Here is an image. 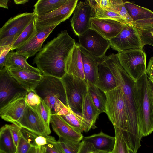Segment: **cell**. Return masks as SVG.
Here are the masks:
<instances>
[{
	"label": "cell",
	"mask_w": 153,
	"mask_h": 153,
	"mask_svg": "<svg viewBox=\"0 0 153 153\" xmlns=\"http://www.w3.org/2000/svg\"><path fill=\"white\" fill-rule=\"evenodd\" d=\"M78 37L80 46L92 55L101 60L106 56L110 42L95 30L90 28Z\"/></svg>",
	"instance_id": "obj_10"
},
{
	"label": "cell",
	"mask_w": 153,
	"mask_h": 153,
	"mask_svg": "<svg viewBox=\"0 0 153 153\" xmlns=\"http://www.w3.org/2000/svg\"><path fill=\"white\" fill-rule=\"evenodd\" d=\"M123 25L121 23L114 20L92 18L90 28L95 30L109 41L120 33Z\"/></svg>",
	"instance_id": "obj_18"
},
{
	"label": "cell",
	"mask_w": 153,
	"mask_h": 153,
	"mask_svg": "<svg viewBox=\"0 0 153 153\" xmlns=\"http://www.w3.org/2000/svg\"><path fill=\"white\" fill-rule=\"evenodd\" d=\"M66 73L85 79L83 62L79 43H76L65 61Z\"/></svg>",
	"instance_id": "obj_21"
},
{
	"label": "cell",
	"mask_w": 153,
	"mask_h": 153,
	"mask_svg": "<svg viewBox=\"0 0 153 153\" xmlns=\"http://www.w3.org/2000/svg\"><path fill=\"white\" fill-rule=\"evenodd\" d=\"M46 153H47V152H46Z\"/></svg>",
	"instance_id": "obj_54"
},
{
	"label": "cell",
	"mask_w": 153,
	"mask_h": 153,
	"mask_svg": "<svg viewBox=\"0 0 153 153\" xmlns=\"http://www.w3.org/2000/svg\"><path fill=\"white\" fill-rule=\"evenodd\" d=\"M17 126L38 135H48L39 114L36 109L27 105Z\"/></svg>",
	"instance_id": "obj_17"
},
{
	"label": "cell",
	"mask_w": 153,
	"mask_h": 153,
	"mask_svg": "<svg viewBox=\"0 0 153 153\" xmlns=\"http://www.w3.org/2000/svg\"><path fill=\"white\" fill-rule=\"evenodd\" d=\"M61 79L65 90L68 107L81 115L83 98L88 91L86 81L67 73Z\"/></svg>",
	"instance_id": "obj_6"
},
{
	"label": "cell",
	"mask_w": 153,
	"mask_h": 153,
	"mask_svg": "<svg viewBox=\"0 0 153 153\" xmlns=\"http://www.w3.org/2000/svg\"><path fill=\"white\" fill-rule=\"evenodd\" d=\"M57 115L70 126L79 132H88L91 128L90 125L81 115L74 112L68 106L62 109Z\"/></svg>",
	"instance_id": "obj_24"
},
{
	"label": "cell",
	"mask_w": 153,
	"mask_h": 153,
	"mask_svg": "<svg viewBox=\"0 0 153 153\" xmlns=\"http://www.w3.org/2000/svg\"><path fill=\"white\" fill-rule=\"evenodd\" d=\"M100 113L94 104L88 91L83 98L81 116L91 128L94 129L97 127L95 123Z\"/></svg>",
	"instance_id": "obj_26"
},
{
	"label": "cell",
	"mask_w": 153,
	"mask_h": 153,
	"mask_svg": "<svg viewBox=\"0 0 153 153\" xmlns=\"http://www.w3.org/2000/svg\"><path fill=\"white\" fill-rule=\"evenodd\" d=\"M143 46L148 45L153 46V28L148 30H139Z\"/></svg>",
	"instance_id": "obj_38"
},
{
	"label": "cell",
	"mask_w": 153,
	"mask_h": 153,
	"mask_svg": "<svg viewBox=\"0 0 153 153\" xmlns=\"http://www.w3.org/2000/svg\"><path fill=\"white\" fill-rule=\"evenodd\" d=\"M27 58L24 56L16 52L11 51L7 55L5 67L18 68L28 70L39 74H42L37 68L33 67L27 62Z\"/></svg>",
	"instance_id": "obj_27"
},
{
	"label": "cell",
	"mask_w": 153,
	"mask_h": 153,
	"mask_svg": "<svg viewBox=\"0 0 153 153\" xmlns=\"http://www.w3.org/2000/svg\"><path fill=\"white\" fill-rule=\"evenodd\" d=\"M106 10L118 13L125 19L128 24L132 25L133 20L125 7L123 1L110 0L109 7Z\"/></svg>",
	"instance_id": "obj_35"
},
{
	"label": "cell",
	"mask_w": 153,
	"mask_h": 153,
	"mask_svg": "<svg viewBox=\"0 0 153 153\" xmlns=\"http://www.w3.org/2000/svg\"><path fill=\"white\" fill-rule=\"evenodd\" d=\"M124 4L133 20V26L140 30L153 28V11L129 1H124Z\"/></svg>",
	"instance_id": "obj_14"
},
{
	"label": "cell",
	"mask_w": 153,
	"mask_h": 153,
	"mask_svg": "<svg viewBox=\"0 0 153 153\" xmlns=\"http://www.w3.org/2000/svg\"><path fill=\"white\" fill-rule=\"evenodd\" d=\"M146 74L150 79L153 78V57H152L149 61L146 68Z\"/></svg>",
	"instance_id": "obj_44"
},
{
	"label": "cell",
	"mask_w": 153,
	"mask_h": 153,
	"mask_svg": "<svg viewBox=\"0 0 153 153\" xmlns=\"http://www.w3.org/2000/svg\"><path fill=\"white\" fill-rule=\"evenodd\" d=\"M117 54L123 68L135 81L146 73V54L143 49L127 50Z\"/></svg>",
	"instance_id": "obj_8"
},
{
	"label": "cell",
	"mask_w": 153,
	"mask_h": 153,
	"mask_svg": "<svg viewBox=\"0 0 153 153\" xmlns=\"http://www.w3.org/2000/svg\"><path fill=\"white\" fill-rule=\"evenodd\" d=\"M76 44L67 30L62 31L44 45L36 54L33 64L42 74L62 79L66 74L65 61Z\"/></svg>",
	"instance_id": "obj_1"
},
{
	"label": "cell",
	"mask_w": 153,
	"mask_h": 153,
	"mask_svg": "<svg viewBox=\"0 0 153 153\" xmlns=\"http://www.w3.org/2000/svg\"><path fill=\"white\" fill-rule=\"evenodd\" d=\"M32 147H33L22 134L19 140L16 153H28Z\"/></svg>",
	"instance_id": "obj_40"
},
{
	"label": "cell",
	"mask_w": 153,
	"mask_h": 153,
	"mask_svg": "<svg viewBox=\"0 0 153 153\" xmlns=\"http://www.w3.org/2000/svg\"><path fill=\"white\" fill-rule=\"evenodd\" d=\"M49 143L53 144L62 153H78L81 142L59 137L58 141L54 139Z\"/></svg>",
	"instance_id": "obj_31"
},
{
	"label": "cell",
	"mask_w": 153,
	"mask_h": 153,
	"mask_svg": "<svg viewBox=\"0 0 153 153\" xmlns=\"http://www.w3.org/2000/svg\"><path fill=\"white\" fill-rule=\"evenodd\" d=\"M77 0H67L60 7L43 16L36 17V24L37 30L59 24L68 19L73 13L77 5Z\"/></svg>",
	"instance_id": "obj_11"
},
{
	"label": "cell",
	"mask_w": 153,
	"mask_h": 153,
	"mask_svg": "<svg viewBox=\"0 0 153 153\" xmlns=\"http://www.w3.org/2000/svg\"><path fill=\"white\" fill-rule=\"evenodd\" d=\"M109 41L110 47L118 53L129 50L143 49V47L139 30L128 24H123L120 33Z\"/></svg>",
	"instance_id": "obj_9"
},
{
	"label": "cell",
	"mask_w": 153,
	"mask_h": 153,
	"mask_svg": "<svg viewBox=\"0 0 153 153\" xmlns=\"http://www.w3.org/2000/svg\"><path fill=\"white\" fill-rule=\"evenodd\" d=\"M94 85L104 92L117 87L114 77L104 59L99 64L98 77Z\"/></svg>",
	"instance_id": "obj_23"
},
{
	"label": "cell",
	"mask_w": 153,
	"mask_h": 153,
	"mask_svg": "<svg viewBox=\"0 0 153 153\" xmlns=\"http://www.w3.org/2000/svg\"><path fill=\"white\" fill-rule=\"evenodd\" d=\"M153 82V78H152V79H150Z\"/></svg>",
	"instance_id": "obj_53"
},
{
	"label": "cell",
	"mask_w": 153,
	"mask_h": 153,
	"mask_svg": "<svg viewBox=\"0 0 153 153\" xmlns=\"http://www.w3.org/2000/svg\"><path fill=\"white\" fill-rule=\"evenodd\" d=\"M7 69L9 75L27 91L34 90L42 77V74L27 70L13 67Z\"/></svg>",
	"instance_id": "obj_19"
},
{
	"label": "cell",
	"mask_w": 153,
	"mask_h": 153,
	"mask_svg": "<svg viewBox=\"0 0 153 153\" xmlns=\"http://www.w3.org/2000/svg\"><path fill=\"white\" fill-rule=\"evenodd\" d=\"M17 148L9 129V124L2 126L0 130V151L3 153H16Z\"/></svg>",
	"instance_id": "obj_29"
},
{
	"label": "cell",
	"mask_w": 153,
	"mask_h": 153,
	"mask_svg": "<svg viewBox=\"0 0 153 153\" xmlns=\"http://www.w3.org/2000/svg\"><path fill=\"white\" fill-rule=\"evenodd\" d=\"M97 153H112L108 152H103V151H98Z\"/></svg>",
	"instance_id": "obj_52"
},
{
	"label": "cell",
	"mask_w": 153,
	"mask_h": 153,
	"mask_svg": "<svg viewBox=\"0 0 153 153\" xmlns=\"http://www.w3.org/2000/svg\"><path fill=\"white\" fill-rule=\"evenodd\" d=\"M47 153H62L53 144L49 143L45 146Z\"/></svg>",
	"instance_id": "obj_45"
},
{
	"label": "cell",
	"mask_w": 153,
	"mask_h": 153,
	"mask_svg": "<svg viewBox=\"0 0 153 153\" xmlns=\"http://www.w3.org/2000/svg\"><path fill=\"white\" fill-rule=\"evenodd\" d=\"M52 136L38 135L35 138L34 141L36 147L35 148L45 146L49 143V141Z\"/></svg>",
	"instance_id": "obj_43"
},
{
	"label": "cell",
	"mask_w": 153,
	"mask_h": 153,
	"mask_svg": "<svg viewBox=\"0 0 153 153\" xmlns=\"http://www.w3.org/2000/svg\"><path fill=\"white\" fill-rule=\"evenodd\" d=\"M36 110L40 116L44 124L46 134L48 135L51 133L50 127L51 115V109L41 99L40 103L36 107Z\"/></svg>",
	"instance_id": "obj_34"
},
{
	"label": "cell",
	"mask_w": 153,
	"mask_h": 153,
	"mask_svg": "<svg viewBox=\"0 0 153 153\" xmlns=\"http://www.w3.org/2000/svg\"><path fill=\"white\" fill-rule=\"evenodd\" d=\"M50 123L53 131L59 137L78 141L83 138L81 133L71 127L58 115L51 114Z\"/></svg>",
	"instance_id": "obj_20"
},
{
	"label": "cell",
	"mask_w": 153,
	"mask_h": 153,
	"mask_svg": "<svg viewBox=\"0 0 153 153\" xmlns=\"http://www.w3.org/2000/svg\"><path fill=\"white\" fill-rule=\"evenodd\" d=\"M115 142L112 153H129V147L120 129L114 127Z\"/></svg>",
	"instance_id": "obj_36"
},
{
	"label": "cell",
	"mask_w": 153,
	"mask_h": 153,
	"mask_svg": "<svg viewBox=\"0 0 153 153\" xmlns=\"http://www.w3.org/2000/svg\"><path fill=\"white\" fill-rule=\"evenodd\" d=\"M87 82L88 92L95 105L101 113H105L106 97L105 93L94 84Z\"/></svg>",
	"instance_id": "obj_30"
},
{
	"label": "cell",
	"mask_w": 153,
	"mask_h": 153,
	"mask_svg": "<svg viewBox=\"0 0 153 153\" xmlns=\"http://www.w3.org/2000/svg\"><path fill=\"white\" fill-rule=\"evenodd\" d=\"M85 80L95 84L98 77V65L102 60L94 57L80 46Z\"/></svg>",
	"instance_id": "obj_22"
},
{
	"label": "cell",
	"mask_w": 153,
	"mask_h": 153,
	"mask_svg": "<svg viewBox=\"0 0 153 153\" xmlns=\"http://www.w3.org/2000/svg\"><path fill=\"white\" fill-rule=\"evenodd\" d=\"M41 99L34 90L27 91L26 98L27 105L36 109V107L40 103Z\"/></svg>",
	"instance_id": "obj_37"
},
{
	"label": "cell",
	"mask_w": 153,
	"mask_h": 153,
	"mask_svg": "<svg viewBox=\"0 0 153 153\" xmlns=\"http://www.w3.org/2000/svg\"><path fill=\"white\" fill-rule=\"evenodd\" d=\"M28 153H36L35 148L32 147Z\"/></svg>",
	"instance_id": "obj_50"
},
{
	"label": "cell",
	"mask_w": 153,
	"mask_h": 153,
	"mask_svg": "<svg viewBox=\"0 0 153 153\" xmlns=\"http://www.w3.org/2000/svg\"><path fill=\"white\" fill-rule=\"evenodd\" d=\"M138 100L139 127L142 136L153 131V105L146 73L136 81Z\"/></svg>",
	"instance_id": "obj_4"
},
{
	"label": "cell",
	"mask_w": 153,
	"mask_h": 153,
	"mask_svg": "<svg viewBox=\"0 0 153 153\" xmlns=\"http://www.w3.org/2000/svg\"><path fill=\"white\" fill-rule=\"evenodd\" d=\"M37 31L35 18L31 22L11 45L10 51L16 50L30 40Z\"/></svg>",
	"instance_id": "obj_32"
},
{
	"label": "cell",
	"mask_w": 153,
	"mask_h": 153,
	"mask_svg": "<svg viewBox=\"0 0 153 153\" xmlns=\"http://www.w3.org/2000/svg\"><path fill=\"white\" fill-rule=\"evenodd\" d=\"M94 14V9L88 0L80 1L77 5L70 23L73 31L78 36L90 29L91 20Z\"/></svg>",
	"instance_id": "obj_12"
},
{
	"label": "cell",
	"mask_w": 153,
	"mask_h": 153,
	"mask_svg": "<svg viewBox=\"0 0 153 153\" xmlns=\"http://www.w3.org/2000/svg\"><path fill=\"white\" fill-rule=\"evenodd\" d=\"M117 86L121 88L127 109L128 129L123 137L129 147L137 153L142 137L139 127V112L136 81L131 78L120 64L111 69Z\"/></svg>",
	"instance_id": "obj_2"
},
{
	"label": "cell",
	"mask_w": 153,
	"mask_h": 153,
	"mask_svg": "<svg viewBox=\"0 0 153 153\" xmlns=\"http://www.w3.org/2000/svg\"><path fill=\"white\" fill-rule=\"evenodd\" d=\"M34 90L50 108L51 114H57L64 107H68L61 79L42 74L39 84Z\"/></svg>",
	"instance_id": "obj_3"
},
{
	"label": "cell",
	"mask_w": 153,
	"mask_h": 153,
	"mask_svg": "<svg viewBox=\"0 0 153 153\" xmlns=\"http://www.w3.org/2000/svg\"><path fill=\"white\" fill-rule=\"evenodd\" d=\"M88 1L94 9V14L92 18L112 19L117 21L123 24H128L125 19L118 13L113 11L99 8L93 4L91 0Z\"/></svg>",
	"instance_id": "obj_33"
},
{
	"label": "cell",
	"mask_w": 153,
	"mask_h": 153,
	"mask_svg": "<svg viewBox=\"0 0 153 153\" xmlns=\"http://www.w3.org/2000/svg\"><path fill=\"white\" fill-rule=\"evenodd\" d=\"M59 24L37 30L36 34L28 41L16 49V52L25 56L27 59L34 56L42 48L45 41Z\"/></svg>",
	"instance_id": "obj_16"
},
{
	"label": "cell",
	"mask_w": 153,
	"mask_h": 153,
	"mask_svg": "<svg viewBox=\"0 0 153 153\" xmlns=\"http://www.w3.org/2000/svg\"><path fill=\"white\" fill-rule=\"evenodd\" d=\"M129 153H136L134 151L129 148Z\"/></svg>",
	"instance_id": "obj_51"
},
{
	"label": "cell",
	"mask_w": 153,
	"mask_h": 153,
	"mask_svg": "<svg viewBox=\"0 0 153 153\" xmlns=\"http://www.w3.org/2000/svg\"><path fill=\"white\" fill-rule=\"evenodd\" d=\"M29 1L28 0H14V3L17 4H24L27 2Z\"/></svg>",
	"instance_id": "obj_49"
},
{
	"label": "cell",
	"mask_w": 153,
	"mask_h": 153,
	"mask_svg": "<svg viewBox=\"0 0 153 153\" xmlns=\"http://www.w3.org/2000/svg\"><path fill=\"white\" fill-rule=\"evenodd\" d=\"M36 16L33 12H25L9 19L0 29V47H11Z\"/></svg>",
	"instance_id": "obj_7"
},
{
	"label": "cell",
	"mask_w": 153,
	"mask_h": 153,
	"mask_svg": "<svg viewBox=\"0 0 153 153\" xmlns=\"http://www.w3.org/2000/svg\"><path fill=\"white\" fill-rule=\"evenodd\" d=\"M147 78L153 105V82L147 76Z\"/></svg>",
	"instance_id": "obj_46"
},
{
	"label": "cell",
	"mask_w": 153,
	"mask_h": 153,
	"mask_svg": "<svg viewBox=\"0 0 153 153\" xmlns=\"http://www.w3.org/2000/svg\"><path fill=\"white\" fill-rule=\"evenodd\" d=\"M106 97L105 112L114 127L120 129L123 134L128 129V115L123 91L119 86L104 92Z\"/></svg>",
	"instance_id": "obj_5"
},
{
	"label": "cell",
	"mask_w": 153,
	"mask_h": 153,
	"mask_svg": "<svg viewBox=\"0 0 153 153\" xmlns=\"http://www.w3.org/2000/svg\"><path fill=\"white\" fill-rule=\"evenodd\" d=\"M98 152L91 144L82 141L78 153H97Z\"/></svg>",
	"instance_id": "obj_42"
},
{
	"label": "cell",
	"mask_w": 153,
	"mask_h": 153,
	"mask_svg": "<svg viewBox=\"0 0 153 153\" xmlns=\"http://www.w3.org/2000/svg\"><path fill=\"white\" fill-rule=\"evenodd\" d=\"M82 141L91 144L98 151L112 153L114 147L115 138L101 131L99 133L83 137Z\"/></svg>",
	"instance_id": "obj_25"
},
{
	"label": "cell",
	"mask_w": 153,
	"mask_h": 153,
	"mask_svg": "<svg viewBox=\"0 0 153 153\" xmlns=\"http://www.w3.org/2000/svg\"><path fill=\"white\" fill-rule=\"evenodd\" d=\"M10 50V46L0 47V70L5 67L7 55Z\"/></svg>",
	"instance_id": "obj_41"
},
{
	"label": "cell",
	"mask_w": 153,
	"mask_h": 153,
	"mask_svg": "<svg viewBox=\"0 0 153 153\" xmlns=\"http://www.w3.org/2000/svg\"><path fill=\"white\" fill-rule=\"evenodd\" d=\"M9 126L14 144L17 148L20 137L22 134V128L13 123L9 124Z\"/></svg>",
	"instance_id": "obj_39"
},
{
	"label": "cell",
	"mask_w": 153,
	"mask_h": 153,
	"mask_svg": "<svg viewBox=\"0 0 153 153\" xmlns=\"http://www.w3.org/2000/svg\"><path fill=\"white\" fill-rule=\"evenodd\" d=\"M7 70L5 67L0 70V108L16 94L27 91L9 75Z\"/></svg>",
	"instance_id": "obj_15"
},
{
	"label": "cell",
	"mask_w": 153,
	"mask_h": 153,
	"mask_svg": "<svg viewBox=\"0 0 153 153\" xmlns=\"http://www.w3.org/2000/svg\"><path fill=\"white\" fill-rule=\"evenodd\" d=\"M67 0H39L35 4L33 12L36 16L44 15L56 9Z\"/></svg>",
	"instance_id": "obj_28"
},
{
	"label": "cell",
	"mask_w": 153,
	"mask_h": 153,
	"mask_svg": "<svg viewBox=\"0 0 153 153\" xmlns=\"http://www.w3.org/2000/svg\"><path fill=\"white\" fill-rule=\"evenodd\" d=\"M8 0H0V7L8 9Z\"/></svg>",
	"instance_id": "obj_48"
},
{
	"label": "cell",
	"mask_w": 153,
	"mask_h": 153,
	"mask_svg": "<svg viewBox=\"0 0 153 153\" xmlns=\"http://www.w3.org/2000/svg\"><path fill=\"white\" fill-rule=\"evenodd\" d=\"M27 91L19 93L0 108V116L4 120L17 125L27 106Z\"/></svg>",
	"instance_id": "obj_13"
},
{
	"label": "cell",
	"mask_w": 153,
	"mask_h": 153,
	"mask_svg": "<svg viewBox=\"0 0 153 153\" xmlns=\"http://www.w3.org/2000/svg\"><path fill=\"white\" fill-rule=\"evenodd\" d=\"M35 148L36 153H46V148L45 146H39Z\"/></svg>",
	"instance_id": "obj_47"
}]
</instances>
